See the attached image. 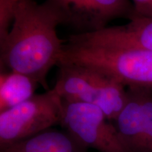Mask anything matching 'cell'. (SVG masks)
Returning <instances> with one entry per match:
<instances>
[{
    "label": "cell",
    "instance_id": "obj_1",
    "mask_svg": "<svg viewBox=\"0 0 152 152\" xmlns=\"http://www.w3.org/2000/svg\"><path fill=\"white\" fill-rule=\"evenodd\" d=\"M60 24L59 16L46 1L16 0L10 30L0 42L1 65L50 90L47 75L58 66L64 51L56 31Z\"/></svg>",
    "mask_w": 152,
    "mask_h": 152
},
{
    "label": "cell",
    "instance_id": "obj_2",
    "mask_svg": "<svg viewBox=\"0 0 152 152\" xmlns=\"http://www.w3.org/2000/svg\"><path fill=\"white\" fill-rule=\"evenodd\" d=\"M54 88L67 102L98 106L109 121H115L127 99V88L94 68L60 64Z\"/></svg>",
    "mask_w": 152,
    "mask_h": 152
},
{
    "label": "cell",
    "instance_id": "obj_3",
    "mask_svg": "<svg viewBox=\"0 0 152 152\" xmlns=\"http://www.w3.org/2000/svg\"><path fill=\"white\" fill-rule=\"evenodd\" d=\"M63 100L53 87L0 112V147L37 135L60 124Z\"/></svg>",
    "mask_w": 152,
    "mask_h": 152
},
{
    "label": "cell",
    "instance_id": "obj_4",
    "mask_svg": "<svg viewBox=\"0 0 152 152\" xmlns=\"http://www.w3.org/2000/svg\"><path fill=\"white\" fill-rule=\"evenodd\" d=\"M110 121L98 106L63 100L60 125L83 147L99 152H129Z\"/></svg>",
    "mask_w": 152,
    "mask_h": 152
},
{
    "label": "cell",
    "instance_id": "obj_5",
    "mask_svg": "<svg viewBox=\"0 0 152 152\" xmlns=\"http://www.w3.org/2000/svg\"><path fill=\"white\" fill-rule=\"evenodd\" d=\"M59 16L61 24L78 33L97 31L114 19L129 20L136 16L130 0H46Z\"/></svg>",
    "mask_w": 152,
    "mask_h": 152
},
{
    "label": "cell",
    "instance_id": "obj_6",
    "mask_svg": "<svg viewBox=\"0 0 152 152\" xmlns=\"http://www.w3.org/2000/svg\"><path fill=\"white\" fill-rule=\"evenodd\" d=\"M129 152H152V90L127 87V99L115 119Z\"/></svg>",
    "mask_w": 152,
    "mask_h": 152
},
{
    "label": "cell",
    "instance_id": "obj_7",
    "mask_svg": "<svg viewBox=\"0 0 152 152\" xmlns=\"http://www.w3.org/2000/svg\"><path fill=\"white\" fill-rule=\"evenodd\" d=\"M92 64L126 88L152 90V52L99 48L94 53Z\"/></svg>",
    "mask_w": 152,
    "mask_h": 152
},
{
    "label": "cell",
    "instance_id": "obj_8",
    "mask_svg": "<svg viewBox=\"0 0 152 152\" xmlns=\"http://www.w3.org/2000/svg\"><path fill=\"white\" fill-rule=\"evenodd\" d=\"M68 43L83 46L152 52V18L136 16L128 23L71 35Z\"/></svg>",
    "mask_w": 152,
    "mask_h": 152
},
{
    "label": "cell",
    "instance_id": "obj_9",
    "mask_svg": "<svg viewBox=\"0 0 152 152\" xmlns=\"http://www.w3.org/2000/svg\"><path fill=\"white\" fill-rule=\"evenodd\" d=\"M0 152H87L66 131L49 130L22 141L0 147Z\"/></svg>",
    "mask_w": 152,
    "mask_h": 152
},
{
    "label": "cell",
    "instance_id": "obj_10",
    "mask_svg": "<svg viewBox=\"0 0 152 152\" xmlns=\"http://www.w3.org/2000/svg\"><path fill=\"white\" fill-rule=\"evenodd\" d=\"M39 85L35 80L18 72H1L0 75V112L26 102L35 95Z\"/></svg>",
    "mask_w": 152,
    "mask_h": 152
},
{
    "label": "cell",
    "instance_id": "obj_11",
    "mask_svg": "<svg viewBox=\"0 0 152 152\" xmlns=\"http://www.w3.org/2000/svg\"><path fill=\"white\" fill-rule=\"evenodd\" d=\"M16 0H0V42L8 35L14 19Z\"/></svg>",
    "mask_w": 152,
    "mask_h": 152
},
{
    "label": "cell",
    "instance_id": "obj_12",
    "mask_svg": "<svg viewBox=\"0 0 152 152\" xmlns=\"http://www.w3.org/2000/svg\"><path fill=\"white\" fill-rule=\"evenodd\" d=\"M132 2L136 16L152 18V0H132Z\"/></svg>",
    "mask_w": 152,
    "mask_h": 152
}]
</instances>
